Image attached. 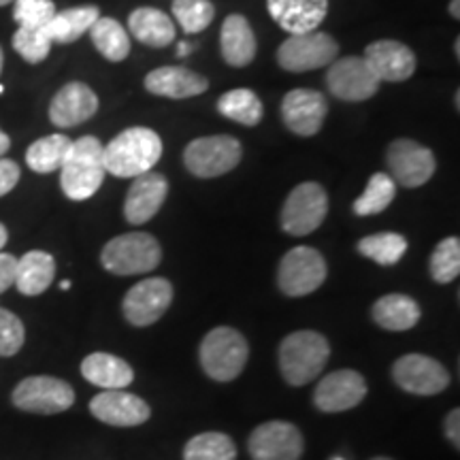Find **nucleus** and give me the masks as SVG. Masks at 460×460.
<instances>
[{
	"label": "nucleus",
	"instance_id": "obj_18",
	"mask_svg": "<svg viewBox=\"0 0 460 460\" xmlns=\"http://www.w3.org/2000/svg\"><path fill=\"white\" fill-rule=\"evenodd\" d=\"M90 413L109 427H139L147 422L152 410L137 394L126 390H105L90 401Z\"/></svg>",
	"mask_w": 460,
	"mask_h": 460
},
{
	"label": "nucleus",
	"instance_id": "obj_6",
	"mask_svg": "<svg viewBox=\"0 0 460 460\" xmlns=\"http://www.w3.org/2000/svg\"><path fill=\"white\" fill-rule=\"evenodd\" d=\"M243 147L230 135L200 137L188 143L183 152V164L192 175L200 180H214V177L226 175L241 163Z\"/></svg>",
	"mask_w": 460,
	"mask_h": 460
},
{
	"label": "nucleus",
	"instance_id": "obj_1",
	"mask_svg": "<svg viewBox=\"0 0 460 460\" xmlns=\"http://www.w3.org/2000/svg\"><path fill=\"white\" fill-rule=\"evenodd\" d=\"M163 156V139L152 128L135 126L119 132L115 139L102 147V160H105L107 172L115 177H139L143 172L152 171Z\"/></svg>",
	"mask_w": 460,
	"mask_h": 460
},
{
	"label": "nucleus",
	"instance_id": "obj_32",
	"mask_svg": "<svg viewBox=\"0 0 460 460\" xmlns=\"http://www.w3.org/2000/svg\"><path fill=\"white\" fill-rule=\"evenodd\" d=\"M217 111L224 118L233 119V122L243 126H256L262 119V101L258 99L256 92L247 88L230 90L220 96L217 101Z\"/></svg>",
	"mask_w": 460,
	"mask_h": 460
},
{
	"label": "nucleus",
	"instance_id": "obj_41",
	"mask_svg": "<svg viewBox=\"0 0 460 460\" xmlns=\"http://www.w3.org/2000/svg\"><path fill=\"white\" fill-rule=\"evenodd\" d=\"M20 166L13 160L9 158H0V197H4V194H9L11 190L17 186V181H20Z\"/></svg>",
	"mask_w": 460,
	"mask_h": 460
},
{
	"label": "nucleus",
	"instance_id": "obj_37",
	"mask_svg": "<svg viewBox=\"0 0 460 460\" xmlns=\"http://www.w3.org/2000/svg\"><path fill=\"white\" fill-rule=\"evenodd\" d=\"M460 273V241L446 237L430 256V278L437 284H452Z\"/></svg>",
	"mask_w": 460,
	"mask_h": 460
},
{
	"label": "nucleus",
	"instance_id": "obj_15",
	"mask_svg": "<svg viewBox=\"0 0 460 460\" xmlns=\"http://www.w3.org/2000/svg\"><path fill=\"white\" fill-rule=\"evenodd\" d=\"M303 435L284 420H271L254 429L247 441L252 460H298L303 456Z\"/></svg>",
	"mask_w": 460,
	"mask_h": 460
},
{
	"label": "nucleus",
	"instance_id": "obj_9",
	"mask_svg": "<svg viewBox=\"0 0 460 460\" xmlns=\"http://www.w3.org/2000/svg\"><path fill=\"white\" fill-rule=\"evenodd\" d=\"M339 45L326 32H305L288 37L278 49L279 66L288 73H307L329 66L337 60Z\"/></svg>",
	"mask_w": 460,
	"mask_h": 460
},
{
	"label": "nucleus",
	"instance_id": "obj_30",
	"mask_svg": "<svg viewBox=\"0 0 460 460\" xmlns=\"http://www.w3.org/2000/svg\"><path fill=\"white\" fill-rule=\"evenodd\" d=\"M71 146L73 141L68 139L66 135H48L43 137V139L34 141L32 146L26 149L28 169L34 172H41V175L60 171Z\"/></svg>",
	"mask_w": 460,
	"mask_h": 460
},
{
	"label": "nucleus",
	"instance_id": "obj_49",
	"mask_svg": "<svg viewBox=\"0 0 460 460\" xmlns=\"http://www.w3.org/2000/svg\"><path fill=\"white\" fill-rule=\"evenodd\" d=\"M3 66H4V54H3V48H0V73H3Z\"/></svg>",
	"mask_w": 460,
	"mask_h": 460
},
{
	"label": "nucleus",
	"instance_id": "obj_11",
	"mask_svg": "<svg viewBox=\"0 0 460 460\" xmlns=\"http://www.w3.org/2000/svg\"><path fill=\"white\" fill-rule=\"evenodd\" d=\"M326 85H329L331 94L339 101L362 102L369 101L376 94L382 82H379V77L373 73L365 58L348 56L329 65Z\"/></svg>",
	"mask_w": 460,
	"mask_h": 460
},
{
	"label": "nucleus",
	"instance_id": "obj_42",
	"mask_svg": "<svg viewBox=\"0 0 460 460\" xmlns=\"http://www.w3.org/2000/svg\"><path fill=\"white\" fill-rule=\"evenodd\" d=\"M15 267L17 258L13 254H3L0 252V295L7 292L15 281Z\"/></svg>",
	"mask_w": 460,
	"mask_h": 460
},
{
	"label": "nucleus",
	"instance_id": "obj_12",
	"mask_svg": "<svg viewBox=\"0 0 460 460\" xmlns=\"http://www.w3.org/2000/svg\"><path fill=\"white\" fill-rule=\"evenodd\" d=\"M393 379L401 390L418 396H435L450 384V373L439 360L424 354H405L393 365Z\"/></svg>",
	"mask_w": 460,
	"mask_h": 460
},
{
	"label": "nucleus",
	"instance_id": "obj_25",
	"mask_svg": "<svg viewBox=\"0 0 460 460\" xmlns=\"http://www.w3.org/2000/svg\"><path fill=\"white\" fill-rule=\"evenodd\" d=\"M82 376L90 384L102 390H124L128 388L135 379L132 367L119 356L107 352H94L85 356L82 362Z\"/></svg>",
	"mask_w": 460,
	"mask_h": 460
},
{
	"label": "nucleus",
	"instance_id": "obj_51",
	"mask_svg": "<svg viewBox=\"0 0 460 460\" xmlns=\"http://www.w3.org/2000/svg\"><path fill=\"white\" fill-rule=\"evenodd\" d=\"M9 3H15V0H0V7H4V4H9Z\"/></svg>",
	"mask_w": 460,
	"mask_h": 460
},
{
	"label": "nucleus",
	"instance_id": "obj_35",
	"mask_svg": "<svg viewBox=\"0 0 460 460\" xmlns=\"http://www.w3.org/2000/svg\"><path fill=\"white\" fill-rule=\"evenodd\" d=\"M396 183L388 172H376L367 183L362 197L354 200V214L356 216H376L386 211L390 203L394 200Z\"/></svg>",
	"mask_w": 460,
	"mask_h": 460
},
{
	"label": "nucleus",
	"instance_id": "obj_40",
	"mask_svg": "<svg viewBox=\"0 0 460 460\" xmlns=\"http://www.w3.org/2000/svg\"><path fill=\"white\" fill-rule=\"evenodd\" d=\"M26 331L22 320L13 312L0 307V356H15L22 349Z\"/></svg>",
	"mask_w": 460,
	"mask_h": 460
},
{
	"label": "nucleus",
	"instance_id": "obj_28",
	"mask_svg": "<svg viewBox=\"0 0 460 460\" xmlns=\"http://www.w3.org/2000/svg\"><path fill=\"white\" fill-rule=\"evenodd\" d=\"M373 320L386 331H410L420 322V305L407 295H386L377 298L371 309Z\"/></svg>",
	"mask_w": 460,
	"mask_h": 460
},
{
	"label": "nucleus",
	"instance_id": "obj_5",
	"mask_svg": "<svg viewBox=\"0 0 460 460\" xmlns=\"http://www.w3.org/2000/svg\"><path fill=\"white\" fill-rule=\"evenodd\" d=\"M163 261L158 239L149 233H126L102 247L101 262L113 275L149 273Z\"/></svg>",
	"mask_w": 460,
	"mask_h": 460
},
{
	"label": "nucleus",
	"instance_id": "obj_14",
	"mask_svg": "<svg viewBox=\"0 0 460 460\" xmlns=\"http://www.w3.org/2000/svg\"><path fill=\"white\" fill-rule=\"evenodd\" d=\"M172 301V286L164 278H147L126 292L122 312L132 326H152L163 318Z\"/></svg>",
	"mask_w": 460,
	"mask_h": 460
},
{
	"label": "nucleus",
	"instance_id": "obj_33",
	"mask_svg": "<svg viewBox=\"0 0 460 460\" xmlns=\"http://www.w3.org/2000/svg\"><path fill=\"white\" fill-rule=\"evenodd\" d=\"M183 460H237V446L228 435L209 430L188 441Z\"/></svg>",
	"mask_w": 460,
	"mask_h": 460
},
{
	"label": "nucleus",
	"instance_id": "obj_19",
	"mask_svg": "<svg viewBox=\"0 0 460 460\" xmlns=\"http://www.w3.org/2000/svg\"><path fill=\"white\" fill-rule=\"evenodd\" d=\"M99 111V96L84 82H71L56 92L49 105V119L58 128H73L88 122Z\"/></svg>",
	"mask_w": 460,
	"mask_h": 460
},
{
	"label": "nucleus",
	"instance_id": "obj_52",
	"mask_svg": "<svg viewBox=\"0 0 460 460\" xmlns=\"http://www.w3.org/2000/svg\"><path fill=\"white\" fill-rule=\"evenodd\" d=\"M371 460H393V458H388V456H376V458H371Z\"/></svg>",
	"mask_w": 460,
	"mask_h": 460
},
{
	"label": "nucleus",
	"instance_id": "obj_10",
	"mask_svg": "<svg viewBox=\"0 0 460 460\" xmlns=\"http://www.w3.org/2000/svg\"><path fill=\"white\" fill-rule=\"evenodd\" d=\"M11 401L17 410L28 413H62L71 410L75 402V390L65 379L51 376H32L17 384Z\"/></svg>",
	"mask_w": 460,
	"mask_h": 460
},
{
	"label": "nucleus",
	"instance_id": "obj_47",
	"mask_svg": "<svg viewBox=\"0 0 460 460\" xmlns=\"http://www.w3.org/2000/svg\"><path fill=\"white\" fill-rule=\"evenodd\" d=\"M460 0H452V3H450V13H452V17H454V20H458V17H460Z\"/></svg>",
	"mask_w": 460,
	"mask_h": 460
},
{
	"label": "nucleus",
	"instance_id": "obj_16",
	"mask_svg": "<svg viewBox=\"0 0 460 460\" xmlns=\"http://www.w3.org/2000/svg\"><path fill=\"white\" fill-rule=\"evenodd\" d=\"M329 115V101L318 90L296 88L281 101V119L286 128L298 137L318 135Z\"/></svg>",
	"mask_w": 460,
	"mask_h": 460
},
{
	"label": "nucleus",
	"instance_id": "obj_31",
	"mask_svg": "<svg viewBox=\"0 0 460 460\" xmlns=\"http://www.w3.org/2000/svg\"><path fill=\"white\" fill-rule=\"evenodd\" d=\"M90 37L94 48L109 62H122L130 54V37L126 28L113 17H99L90 28Z\"/></svg>",
	"mask_w": 460,
	"mask_h": 460
},
{
	"label": "nucleus",
	"instance_id": "obj_2",
	"mask_svg": "<svg viewBox=\"0 0 460 460\" xmlns=\"http://www.w3.org/2000/svg\"><path fill=\"white\" fill-rule=\"evenodd\" d=\"M105 175L107 169L105 160H102V143L90 135L73 141L60 169V186L66 199H92L101 190Z\"/></svg>",
	"mask_w": 460,
	"mask_h": 460
},
{
	"label": "nucleus",
	"instance_id": "obj_23",
	"mask_svg": "<svg viewBox=\"0 0 460 460\" xmlns=\"http://www.w3.org/2000/svg\"><path fill=\"white\" fill-rule=\"evenodd\" d=\"M209 82L203 75L190 71L186 66H160L146 77V90L164 99L181 101L192 99L207 92Z\"/></svg>",
	"mask_w": 460,
	"mask_h": 460
},
{
	"label": "nucleus",
	"instance_id": "obj_38",
	"mask_svg": "<svg viewBox=\"0 0 460 460\" xmlns=\"http://www.w3.org/2000/svg\"><path fill=\"white\" fill-rule=\"evenodd\" d=\"M11 43L28 65H39L51 51V39L45 28H17Z\"/></svg>",
	"mask_w": 460,
	"mask_h": 460
},
{
	"label": "nucleus",
	"instance_id": "obj_17",
	"mask_svg": "<svg viewBox=\"0 0 460 460\" xmlns=\"http://www.w3.org/2000/svg\"><path fill=\"white\" fill-rule=\"evenodd\" d=\"M365 396V377L358 371L341 369L320 379L314 393V405L324 413H341L360 405Z\"/></svg>",
	"mask_w": 460,
	"mask_h": 460
},
{
	"label": "nucleus",
	"instance_id": "obj_27",
	"mask_svg": "<svg viewBox=\"0 0 460 460\" xmlns=\"http://www.w3.org/2000/svg\"><path fill=\"white\" fill-rule=\"evenodd\" d=\"M128 31L137 41L147 48H166L175 41V22L164 11L139 7L128 15Z\"/></svg>",
	"mask_w": 460,
	"mask_h": 460
},
{
	"label": "nucleus",
	"instance_id": "obj_8",
	"mask_svg": "<svg viewBox=\"0 0 460 460\" xmlns=\"http://www.w3.org/2000/svg\"><path fill=\"white\" fill-rule=\"evenodd\" d=\"M326 273L324 256L314 247L298 245L281 258L278 286L286 296H307L324 284Z\"/></svg>",
	"mask_w": 460,
	"mask_h": 460
},
{
	"label": "nucleus",
	"instance_id": "obj_22",
	"mask_svg": "<svg viewBox=\"0 0 460 460\" xmlns=\"http://www.w3.org/2000/svg\"><path fill=\"white\" fill-rule=\"evenodd\" d=\"M267 7L275 24L292 37L318 31L329 13V0H267Z\"/></svg>",
	"mask_w": 460,
	"mask_h": 460
},
{
	"label": "nucleus",
	"instance_id": "obj_46",
	"mask_svg": "<svg viewBox=\"0 0 460 460\" xmlns=\"http://www.w3.org/2000/svg\"><path fill=\"white\" fill-rule=\"evenodd\" d=\"M194 49V45H190V43H186V41H181L180 43V48H177V56H188L190 54V51H192Z\"/></svg>",
	"mask_w": 460,
	"mask_h": 460
},
{
	"label": "nucleus",
	"instance_id": "obj_53",
	"mask_svg": "<svg viewBox=\"0 0 460 460\" xmlns=\"http://www.w3.org/2000/svg\"><path fill=\"white\" fill-rule=\"evenodd\" d=\"M3 92H4V88H3V85H0V94H3Z\"/></svg>",
	"mask_w": 460,
	"mask_h": 460
},
{
	"label": "nucleus",
	"instance_id": "obj_45",
	"mask_svg": "<svg viewBox=\"0 0 460 460\" xmlns=\"http://www.w3.org/2000/svg\"><path fill=\"white\" fill-rule=\"evenodd\" d=\"M7 241H9V230L4 224H0V252H3V247L7 245Z\"/></svg>",
	"mask_w": 460,
	"mask_h": 460
},
{
	"label": "nucleus",
	"instance_id": "obj_36",
	"mask_svg": "<svg viewBox=\"0 0 460 460\" xmlns=\"http://www.w3.org/2000/svg\"><path fill=\"white\" fill-rule=\"evenodd\" d=\"M172 15L180 22L183 32L197 34L214 22L216 7L211 0H172Z\"/></svg>",
	"mask_w": 460,
	"mask_h": 460
},
{
	"label": "nucleus",
	"instance_id": "obj_26",
	"mask_svg": "<svg viewBox=\"0 0 460 460\" xmlns=\"http://www.w3.org/2000/svg\"><path fill=\"white\" fill-rule=\"evenodd\" d=\"M56 278V261L48 252L32 250L17 258L15 267V281L13 286L22 295L39 296L51 286Z\"/></svg>",
	"mask_w": 460,
	"mask_h": 460
},
{
	"label": "nucleus",
	"instance_id": "obj_43",
	"mask_svg": "<svg viewBox=\"0 0 460 460\" xmlns=\"http://www.w3.org/2000/svg\"><path fill=\"white\" fill-rule=\"evenodd\" d=\"M460 410H452L450 413L446 416V437L447 441L456 447H460Z\"/></svg>",
	"mask_w": 460,
	"mask_h": 460
},
{
	"label": "nucleus",
	"instance_id": "obj_48",
	"mask_svg": "<svg viewBox=\"0 0 460 460\" xmlns=\"http://www.w3.org/2000/svg\"><path fill=\"white\" fill-rule=\"evenodd\" d=\"M454 54H456V58L460 56V39L456 37V41H454Z\"/></svg>",
	"mask_w": 460,
	"mask_h": 460
},
{
	"label": "nucleus",
	"instance_id": "obj_54",
	"mask_svg": "<svg viewBox=\"0 0 460 460\" xmlns=\"http://www.w3.org/2000/svg\"><path fill=\"white\" fill-rule=\"evenodd\" d=\"M335 460H341V458H335Z\"/></svg>",
	"mask_w": 460,
	"mask_h": 460
},
{
	"label": "nucleus",
	"instance_id": "obj_24",
	"mask_svg": "<svg viewBox=\"0 0 460 460\" xmlns=\"http://www.w3.org/2000/svg\"><path fill=\"white\" fill-rule=\"evenodd\" d=\"M220 48L226 65L234 68H243L252 65L256 58V37L250 22L241 13H233L224 20L220 31Z\"/></svg>",
	"mask_w": 460,
	"mask_h": 460
},
{
	"label": "nucleus",
	"instance_id": "obj_29",
	"mask_svg": "<svg viewBox=\"0 0 460 460\" xmlns=\"http://www.w3.org/2000/svg\"><path fill=\"white\" fill-rule=\"evenodd\" d=\"M101 17V11L96 4H84V7H71L65 11H56L54 20L45 26L51 43L68 45L79 41L85 32H90V28L94 26V22Z\"/></svg>",
	"mask_w": 460,
	"mask_h": 460
},
{
	"label": "nucleus",
	"instance_id": "obj_44",
	"mask_svg": "<svg viewBox=\"0 0 460 460\" xmlns=\"http://www.w3.org/2000/svg\"><path fill=\"white\" fill-rule=\"evenodd\" d=\"M9 147H11V139H9V135H4V132L0 130V158H3L4 154L9 152Z\"/></svg>",
	"mask_w": 460,
	"mask_h": 460
},
{
	"label": "nucleus",
	"instance_id": "obj_4",
	"mask_svg": "<svg viewBox=\"0 0 460 460\" xmlns=\"http://www.w3.org/2000/svg\"><path fill=\"white\" fill-rule=\"evenodd\" d=\"M199 358L203 371L216 382H233L245 369L250 358V345L237 329L217 326L209 331L200 343Z\"/></svg>",
	"mask_w": 460,
	"mask_h": 460
},
{
	"label": "nucleus",
	"instance_id": "obj_3",
	"mask_svg": "<svg viewBox=\"0 0 460 460\" xmlns=\"http://www.w3.org/2000/svg\"><path fill=\"white\" fill-rule=\"evenodd\" d=\"M331 358V345L315 331H296L279 345V371L290 386H305L320 376Z\"/></svg>",
	"mask_w": 460,
	"mask_h": 460
},
{
	"label": "nucleus",
	"instance_id": "obj_13",
	"mask_svg": "<svg viewBox=\"0 0 460 460\" xmlns=\"http://www.w3.org/2000/svg\"><path fill=\"white\" fill-rule=\"evenodd\" d=\"M390 177L402 188H420L435 175L437 160L429 147L411 139H396L386 152Z\"/></svg>",
	"mask_w": 460,
	"mask_h": 460
},
{
	"label": "nucleus",
	"instance_id": "obj_34",
	"mask_svg": "<svg viewBox=\"0 0 460 460\" xmlns=\"http://www.w3.org/2000/svg\"><path fill=\"white\" fill-rule=\"evenodd\" d=\"M358 252L382 267H393L407 252V239L399 233L369 234L358 241Z\"/></svg>",
	"mask_w": 460,
	"mask_h": 460
},
{
	"label": "nucleus",
	"instance_id": "obj_39",
	"mask_svg": "<svg viewBox=\"0 0 460 460\" xmlns=\"http://www.w3.org/2000/svg\"><path fill=\"white\" fill-rule=\"evenodd\" d=\"M56 4L51 0H15L13 20L20 28H45L54 20Z\"/></svg>",
	"mask_w": 460,
	"mask_h": 460
},
{
	"label": "nucleus",
	"instance_id": "obj_20",
	"mask_svg": "<svg viewBox=\"0 0 460 460\" xmlns=\"http://www.w3.org/2000/svg\"><path fill=\"white\" fill-rule=\"evenodd\" d=\"M166 192H169V181L164 175L156 171H147L135 177L132 186L126 194L124 216L126 220L135 226L146 224L158 214L160 207L164 205Z\"/></svg>",
	"mask_w": 460,
	"mask_h": 460
},
{
	"label": "nucleus",
	"instance_id": "obj_50",
	"mask_svg": "<svg viewBox=\"0 0 460 460\" xmlns=\"http://www.w3.org/2000/svg\"><path fill=\"white\" fill-rule=\"evenodd\" d=\"M60 288H62V290H68V288H71V281L65 279V281H62V284H60Z\"/></svg>",
	"mask_w": 460,
	"mask_h": 460
},
{
	"label": "nucleus",
	"instance_id": "obj_7",
	"mask_svg": "<svg viewBox=\"0 0 460 460\" xmlns=\"http://www.w3.org/2000/svg\"><path fill=\"white\" fill-rule=\"evenodd\" d=\"M329 214V194L315 181H305L288 194L281 209V228L292 237H305L322 226Z\"/></svg>",
	"mask_w": 460,
	"mask_h": 460
},
{
	"label": "nucleus",
	"instance_id": "obj_21",
	"mask_svg": "<svg viewBox=\"0 0 460 460\" xmlns=\"http://www.w3.org/2000/svg\"><path fill=\"white\" fill-rule=\"evenodd\" d=\"M365 60L369 62L379 82L388 84L405 82V79H410L416 73L418 66L416 54L405 43L390 41V39L367 45Z\"/></svg>",
	"mask_w": 460,
	"mask_h": 460
}]
</instances>
